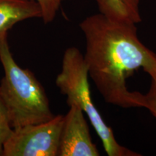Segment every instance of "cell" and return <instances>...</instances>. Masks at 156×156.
Here are the masks:
<instances>
[{
	"label": "cell",
	"mask_w": 156,
	"mask_h": 156,
	"mask_svg": "<svg viewBox=\"0 0 156 156\" xmlns=\"http://www.w3.org/2000/svg\"><path fill=\"white\" fill-rule=\"evenodd\" d=\"M41 16L40 6L34 0H0V34L20 22Z\"/></svg>",
	"instance_id": "obj_6"
},
{
	"label": "cell",
	"mask_w": 156,
	"mask_h": 156,
	"mask_svg": "<svg viewBox=\"0 0 156 156\" xmlns=\"http://www.w3.org/2000/svg\"><path fill=\"white\" fill-rule=\"evenodd\" d=\"M7 107L0 94V156L2 146L12 132Z\"/></svg>",
	"instance_id": "obj_9"
},
{
	"label": "cell",
	"mask_w": 156,
	"mask_h": 156,
	"mask_svg": "<svg viewBox=\"0 0 156 156\" xmlns=\"http://www.w3.org/2000/svg\"><path fill=\"white\" fill-rule=\"evenodd\" d=\"M136 25L100 12L80 24L89 77L107 103L123 108H143V93L130 91L126 80L139 69L147 74L156 67V54L140 40Z\"/></svg>",
	"instance_id": "obj_1"
},
{
	"label": "cell",
	"mask_w": 156,
	"mask_h": 156,
	"mask_svg": "<svg viewBox=\"0 0 156 156\" xmlns=\"http://www.w3.org/2000/svg\"><path fill=\"white\" fill-rule=\"evenodd\" d=\"M41 9V20L45 24L51 23L55 18L62 3L66 0H34Z\"/></svg>",
	"instance_id": "obj_8"
},
{
	"label": "cell",
	"mask_w": 156,
	"mask_h": 156,
	"mask_svg": "<svg viewBox=\"0 0 156 156\" xmlns=\"http://www.w3.org/2000/svg\"><path fill=\"white\" fill-rule=\"evenodd\" d=\"M64 115L47 122L15 128L2 146L1 156H58Z\"/></svg>",
	"instance_id": "obj_4"
},
{
	"label": "cell",
	"mask_w": 156,
	"mask_h": 156,
	"mask_svg": "<svg viewBox=\"0 0 156 156\" xmlns=\"http://www.w3.org/2000/svg\"><path fill=\"white\" fill-rule=\"evenodd\" d=\"M56 85L67 98L68 106L77 105L83 111L100 137L108 156H141L120 145L112 129L106 124L92 100L89 84L88 70L83 54L77 47L65 50L62 61L61 71L56 78Z\"/></svg>",
	"instance_id": "obj_3"
},
{
	"label": "cell",
	"mask_w": 156,
	"mask_h": 156,
	"mask_svg": "<svg viewBox=\"0 0 156 156\" xmlns=\"http://www.w3.org/2000/svg\"><path fill=\"white\" fill-rule=\"evenodd\" d=\"M99 155L83 111L77 105L69 106L64 115L58 156Z\"/></svg>",
	"instance_id": "obj_5"
},
{
	"label": "cell",
	"mask_w": 156,
	"mask_h": 156,
	"mask_svg": "<svg viewBox=\"0 0 156 156\" xmlns=\"http://www.w3.org/2000/svg\"><path fill=\"white\" fill-rule=\"evenodd\" d=\"M7 34H0V62L4 70L0 94L7 107L12 127L47 122L55 115L51 110L46 91L30 69L22 68L15 61Z\"/></svg>",
	"instance_id": "obj_2"
},
{
	"label": "cell",
	"mask_w": 156,
	"mask_h": 156,
	"mask_svg": "<svg viewBox=\"0 0 156 156\" xmlns=\"http://www.w3.org/2000/svg\"><path fill=\"white\" fill-rule=\"evenodd\" d=\"M147 75L151 81L148 91L143 94V108L147 109L156 119V67L151 69Z\"/></svg>",
	"instance_id": "obj_7"
}]
</instances>
